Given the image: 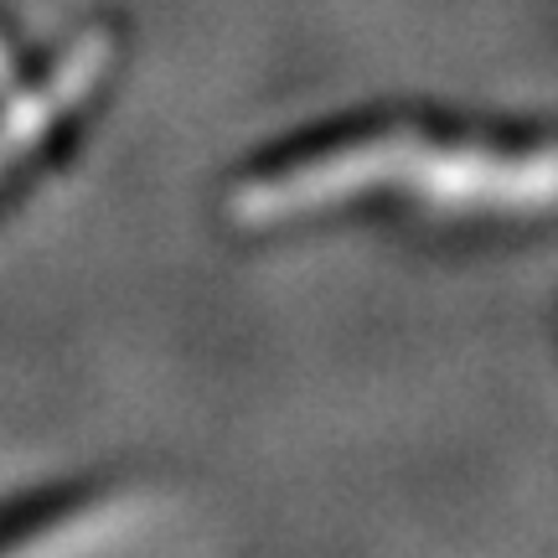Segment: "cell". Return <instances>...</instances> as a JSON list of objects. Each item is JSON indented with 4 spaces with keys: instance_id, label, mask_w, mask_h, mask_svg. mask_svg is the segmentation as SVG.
Listing matches in <instances>:
<instances>
[{
    "instance_id": "obj_1",
    "label": "cell",
    "mask_w": 558,
    "mask_h": 558,
    "mask_svg": "<svg viewBox=\"0 0 558 558\" xmlns=\"http://www.w3.org/2000/svg\"><path fill=\"white\" fill-rule=\"evenodd\" d=\"M393 181H414L409 192L445 213H548L558 207V150L512 156L481 145H445V140L429 145L414 135L352 140L347 150H326L264 181H248L233 213L243 222H284Z\"/></svg>"
},
{
    "instance_id": "obj_2",
    "label": "cell",
    "mask_w": 558,
    "mask_h": 558,
    "mask_svg": "<svg viewBox=\"0 0 558 558\" xmlns=\"http://www.w3.org/2000/svg\"><path fill=\"white\" fill-rule=\"evenodd\" d=\"M109 58H114V41L104 37V32H94V37H83L78 47L62 58V68H52V78L37 83L26 99H16V109L0 120V166L16 160L21 150H32V140L47 135V130L109 73Z\"/></svg>"
}]
</instances>
